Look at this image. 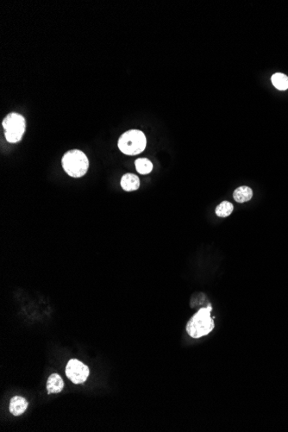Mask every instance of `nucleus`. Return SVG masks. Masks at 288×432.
Masks as SVG:
<instances>
[{"instance_id":"f257e3e1","label":"nucleus","mask_w":288,"mask_h":432,"mask_svg":"<svg viewBox=\"0 0 288 432\" xmlns=\"http://www.w3.org/2000/svg\"><path fill=\"white\" fill-rule=\"evenodd\" d=\"M212 306L209 304L205 307L200 308L186 324V332L194 339L208 336L215 328V323L211 318Z\"/></svg>"},{"instance_id":"f03ea898","label":"nucleus","mask_w":288,"mask_h":432,"mask_svg":"<svg viewBox=\"0 0 288 432\" xmlns=\"http://www.w3.org/2000/svg\"><path fill=\"white\" fill-rule=\"evenodd\" d=\"M62 165L68 175L81 178L88 171V158L80 149H72L62 157Z\"/></svg>"},{"instance_id":"7ed1b4c3","label":"nucleus","mask_w":288,"mask_h":432,"mask_svg":"<svg viewBox=\"0 0 288 432\" xmlns=\"http://www.w3.org/2000/svg\"><path fill=\"white\" fill-rule=\"evenodd\" d=\"M147 145L143 132L138 130H128L121 135L118 146L120 151L127 156H136L142 153Z\"/></svg>"},{"instance_id":"20e7f679","label":"nucleus","mask_w":288,"mask_h":432,"mask_svg":"<svg viewBox=\"0 0 288 432\" xmlns=\"http://www.w3.org/2000/svg\"><path fill=\"white\" fill-rule=\"evenodd\" d=\"M4 137L7 142L17 143L21 141L26 129V122L23 116L18 113H9L3 120Z\"/></svg>"},{"instance_id":"39448f33","label":"nucleus","mask_w":288,"mask_h":432,"mask_svg":"<svg viewBox=\"0 0 288 432\" xmlns=\"http://www.w3.org/2000/svg\"><path fill=\"white\" fill-rule=\"evenodd\" d=\"M90 370L77 359H71L66 367V375L73 384H82L88 378Z\"/></svg>"},{"instance_id":"423d86ee","label":"nucleus","mask_w":288,"mask_h":432,"mask_svg":"<svg viewBox=\"0 0 288 432\" xmlns=\"http://www.w3.org/2000/svg\"><path fill=\"white\" fill-rule=\"evenodd\" d=\"M28 405H29V403L26 400V398L21 397V396H15L10 401V405H9L10 413L16 417L20 416L25 413V411L28 408Z\"/></svg>"},{"instance_id":"0eeeda50","label":"nucleus","mask_w":288,"mask_h":432,"mask_svg":"<svg viewBox=\"0 0 288 432\" xmlns=\"http://www.w3.org/2000/svg\"><path fill=\"white\" fill-rule=\"evenodd\" d=\"M64 382L58 374H52L47 380L48 394H59L63 390Z\"/></svg>"},{"instance_id":"6e6552de","label":"nucleus","mask_w":288,"mask_h":432,"mask_svg":"<svg viewBox=\"0 0 288 432\" xmlns=\"http://www.w3.org/2000/svg\"><path fill=\"white\" fill-rule=\"evenodd\" d=\"M121 187L124 191H133L138 189L140 187V180L138 176L134 173H125L121 179Z\"/></svg>"},{"instance_id":"1a4fd4ad","label":"nucleus","mask_w":288,"mask_h":432,"mask_svg":"<svg viewBox=\"0 0 288 432\" xmlns=\"http://www.w3.org/2000/svg\"><path fill=\"white\" fill-rule=\"evenodd\" d=\"M253 197V191L251 188L246 186L240 187V188L236 189L233 193V198L237 202L245 203L247 201H250V199Z\"/></svg>"},{"instance_id":"9d476101","label":"nucleus","mask_w":288,"mask_h":432,"mask_svg":"<svg viewBox=\"0 0 288 432\" xmlns=\"http://www.w3.org/2000/svg\"><path fill=\"white\" fill-rule=\"evenodd\" d=\"M136 171L141 174H148L153 170L152 162L147 158H139L135 161Z\"/></svg>"},{"instance_id":"9b49d317","label":"nucleus","mask_w":288,"mask_h":432,"mask_svg":"<svg viewBox=\"0 0 288 432\" xmlns=\"http://www.w3.org/2000/svg\"><path fill=\"white\" fill-rule=\"evenodd\" d=\"M272 83L278 90L285 91L288 89V77L284 73H274L272 76Z\"/></svg>"},{"instance_id":"f8f14e48","label":"nucleus","mask_w":288,"mask_h":432,"mask_svg":"<svg viewBox=\"0 0 288 432\" xmlns=\"http://www.w3.org/2000/svg\"><path fill=\"white\" fill-rule=\"evenodd\" d=\"M234 210V207L229 201H223L220 203L216 208V214L220 218H226L232 213Z\"/></svg>"},{"instance_id":"ddd939ff","label":"nucleus","mask_w":288,"mask_h":432,"mask_svg":"<svg viewBox=\"0 0 288 432\" xmlns=\"http://www.w3.org/2000/svg\"><path fill=\"white\" fill-rule=\"evenodd\" d=\"M207 298H206V296L205 295L203 294H199L194 295L193 297H192V300H191V307H196L198 305L200 306V305H204L205 306V303L206 304H209L208 302Z\"/></svg>"}]
</instances>
